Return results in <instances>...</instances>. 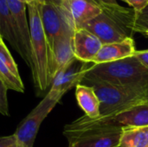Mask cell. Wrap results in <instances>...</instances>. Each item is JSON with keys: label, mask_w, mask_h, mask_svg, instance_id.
Here are the masks:
<instances>
[{"label": "cell", "mask_w": 148, "mask_h": 147, "mask_svg": "<svg viewBox=\"0 0 148 147\" xmlns=\"http://www.w3.org/2000/svg\"><path fill=\"white\" fill-rule=\"evenodd\" d=\"M81 83L93 88L100 101V116L101 117L117 114L134 105L142 103L141 101L128 96L119 88L88 73Z\"/></svg>", "instance_id": "obj_3"}, {"label": "cell", "mask_w": 148, "mask_h": 147, "mask_svg": "<svg viewBox=\"0 0 148 147\" xmlns=\"http://www.w3.org/2000/svg\"><path fill=\"white\" fill-rule=\"evenodd\" d=\"M87 73L141 102L148 92V68L134 55L111 62L93 63Z\"/></svg>", "instance_id": "obj_1"}, {"label": "cell", "mask_w": 148, "mask_h": 147, "mask_svg": "<svg viewBox=\"0 0 148 147\" xmlns=\"http://www.w3.org/2000/svg\"><path fill=\"white\" fill-rule=\"evenodd\" d=\"M136 50L134 41L132 37H128L121 42L103 44L93 60V63L101 64L125 59L133 56Z\"/></svg>", "instance_id": "obj_12"}, {"label": "cell", "mask_w": 148, "mask_h": 147, "mask_svg": "<svg viewBox=\"0 0 148 147\" xmlns=\"http://www.w3.org/2000/svg\"><path fill=\"white\" fill-rule=\"evenodd\" d=\"M0 147H23L17 141L15 134L0 137Z\"/></svg>", "instance_id": "obj_20"}, {"label": "cell", "mask_w": 148, "mask_h": 147, "mask_svg": "<svg viewBox=\"0 0 148 147\" xmlns=\"http://www.w3.org/2000/svg\"><path fill=\"white\" fill-rule=\"evenodd\" d=\"M2 41H3V40L2 36H1V35H0V42H2Z\"/></svg>", "instance_id": "obj_28"}, {"label": "cell", "mask_w": 148, "mask_h": 147, "mask_svg": "<svg viewBox=\"0 0 148 147\" xmlns=\"http://www.w3.org/2000/svg\"><path fill=\"white\" fill-rule=\"evenodd\" d=\"M75 97L79 107L87 117L95 119L100 116V101L93 88L82 83L78 84L75 87Z\"/></svg>", "instance_id": "obj_14"}, {"label": "cell", "mask_w": 148, "mask_h": 147, "mask_svg": "<svg viewBox=\"0 0 148 147\" xmlns=\"http://www.w3.org/2000/svg\"><path fill=\"white\" fill-rule=\"evenodd\" d=\"M122 126H104L80 131L63 130L69 147H120Z\"/></svg>", "instance_id": "obj_4"}, {"label": "cell", "mask_w": 148, "mask_h": 147, "mask_svg": "<svg viewBox=\"0 0 148 147\" xmlns=\"http://www.w3.org/2000/svg\"><path fill=\"white\" fill-rule=\"evenodd\" d=\"M134 55L140 62V63L144 67L148 68V49L136 50Z\"/></svg>", "instance_id": "obj_22"}, {"label": "cell", "mask_w": 148, "mask_h": 147, "mask_svg": "<svg viewBox=\"0 0 148 147\" xmlns=\"http://www.w3.org/2000/svg\"><path fill=\"white\" fill-rule=\"evenodd\" d=\"M0 35L23 58V48L16 22L10 10L7 0H0Z\"/></svg>", "instance_id": "obj_13"}, {"label": "cell", "mask_w": 148, "mask_h": 147, "mask_svg": "<svg viewBox=\"0 0 148 147\" xmlns=\"http://www.w3.org/2000/svg\"><path fill=\"white\" fill-rule=\"evenodd\" d=\"M61 7L75 30L83 29L102 12L101 7L90 0H63Z\"/></svg>", "instance_id": "obj_9"}, {"label": "cell", "mask_w": 148, "mask_h": 147, "mask_svg": "<svg viewBox=\"0 0 148 147\" xmlns=\"http://www.w3.org/2000/svg\"><path fill=\"white\" fill-rule=\"evenodd\" d=\"M126 3L132 7L135 13H140L148 5V0H126Z\"/></svg>", "instance_id": "obj_21"}, {"label": "cell", "mask_w": 148, "mask_h": 147, "mask_svg": "<svg viewBox=\"0 0 148 147\" xmlns=\"http://www.w3.org/2000/svg\"><path fill=\"white\" fill-rule=\"evenodd\" d=\"M102 45L101 40L88 30L85 29L75 30L73 48L76 60L85 63H93V60Z\"/></svg>", "instance_id": "obj_11"}, {"label": "cell", "mask_w": 148, "mask_h": 147, "mask_svg": "<svg viewBox=\"0 0 148 147\" xmlns=\"http://www.w3.org/2000/svg\"><path fill=\"white\" fill-rule=\"evenodd\" d=\"M30 47H31V73L35 87L39 93L44 92L50 85L49 68V47L42 28L36 1L27 4Z\"/></svg>", "instance_id": "obj_2"}, {"label": "cell", "mask_w": 148, "mask_h": 147, "mask_svg": "<svg viewBox=\"0 0 148 147\" xmlns=\"http://www.w3.org/2000/svg\"><path fill=\"white\" fill-rule=\"evenodd\" d=\"M83 29L97 36L102 44L121 42L132 37L123 27L104 11L89 21Z\"/></svg>", "instance_id": "obj_8"}, {"label": "cell", "mask_w": 148, "mask_h": 147, "mask_svg": "<svg viewBox=\"0 0 148 147\" xmlns=\"http://www.w3.org/2000/svg\"><path fill=\"white\" fill-rule=\"evenodd\" d=\"M116 1L117 0H101L102 3H107V4H114V3H116ZM124 3H126V0H121Z\"/></svg>", "instance_id": "obj_24"}, {"label": "cell", "mask_w": 148, "mask_h": 147, "mask_svg": "<svg viewBox=\"0 0 148 147\" xmlns=\"http://www.w3.org/2000/svg\"><path fill=\"white\" fill-rule=\"evenodd\" d=\"M39 3H51L55 5H61L63 0H36Z\"/></svg>", "instance_id": "obj_23"}, {"label": "cell", "mask_w": 148, "mask_h": 147, "mask_svg": "<svg viewBox=\"0 0 148 147\" xmlns=\"http://www.w3.org/2000/svg\"><path fill=\"white\" fill-rule=\"evenodd\" d=\"M57 103L58 101L46 94L41 102L19 124L14 134L22 146L33 147L41 124Z\"/></svg>", "instance_id": "obj_5"}, {"label": "cell", "mask_w": 148, "mask_h": 147, "mask_svg": "<svg viewBox=\"0 0 148 147\" xmlns=\"http://www.w3.org/2000/svg\"><path fill=\"white\" fill-rule=\"evenodd\" d=\"M135 12V11H134ZM148 30V5L140 13L134 14V33H140L146 36Z\"/></svg>", "instance_id": "obj_18"}, {"label": "cell", "mask_w": 148, "mask_h": 147, "mask_svg": "<svg viewBox=\"0 0 148 147\" xmlns=\"http://www.w3.org/2000/svg\"><path fill=\"white\" fill-rule=\"evenodd\" d=\"M120 147H148V126H122Z\"/></svg>", "instance_id": "obj_15"}, {"label": "cell", "mask_w": 148, "mask_h": 147, "mask_svg": "<svg viewBox=\"0 0 148 147\" xmlns=\"http://www.w3.org/2000/svg\"><path fill=\"white\" fill-rule=\"evenodd\" d=\"M10 10L16 22L23 48V60L31 69V47L27 4L23 0H7Z\"/></svg>", "instance_id": "obj_10"}, {"label": "cell", "mask_w": 148, "mask_h": 147, "mask_svg": "<svg viewBox=\"0 0 148 147\" xmlns=\"http://www.w3.org/2000/svg\"><path fill=\"white\" fill-rule=\"evenodd\" d=\"M0 60L16 77L21 78L20 74L18 72L17 65L15 62L11 54L10 53L9 49H7L6 45L3 42V41L0 42Z\"/></svg>", "instance_id": "obj_17"}, {"label": "cell", "mask_w": 148, "mask_h": 147, "mask_svg": "<svg viewBox=\"0 0 148 147\" xmlns=\"http://www.w3.org/2000/svg\"><path fill=\"white\" fill-rule=\"evenodd\" d=\"M146 36H148V30L147 31V33H146Z\"/></svg>", "instance_id": "obj_29"}, {"label": "cell", "mask_w": 148, "mask_h": 147, "mask_svg": "<svg viewBox=\"0 0 148 147\" xmlns=\"http://www.w3.org/2000/svg\"><path fill=\"white\" fill-rule=\"evenodd\" d=\"M142 103H143V104H148V92L147 93V94L145 95V97L143 98Z\"/></svg>", "instance_id": "obj_25"}, {"label": "cell", "mask_w": 148, "mask_h": 147, "mask_svg": "<svg viewBox=\"0 0 148 147\" xmlns=\"http://www.w3.org/2000/svg\"><path fill=\"white\" fill-rule=\"evenodd\" d=\"M74 33L75 31H68L55 39L49 59V79L51 84L61 70L76 61L73 48Z\"/></svg>", "instance_id": "obj_7"}, {"label": "cell", "mask_w": 148, "mask_h": 147, "mask_svg": "<svg viewBox=\"0 0 148 147\" xmlns=\"http://www.w3.org/2000/svg\"><path fill=\"white\" fill-rule=\"evenodd\" d=\"M23 1L26 3V4H29V3H31L35 2L36 0H23Z\"/></svg>", "instance_id": "obj_27"}, {"label": "cell", "mask_w": 148, "mask_h": 147, "mask_svg": "<svg viewBox=\"0 0 148 147\" xmlns=\"http://www.w3.org/2000/svg\"><path fill=\"white\" fill-rule=\"evenodd\" d=\"M7 90L8 88L3 82L0 78V113L5 116H9V105L7 98Z\"/></svg>", "instance_id": "obj_19"}, {"label": "cell", "mask_w": 148, "mask_h": 147, "mask_svg": "<svg viewBox=\"0 0 148 147\" xmlns=\"http://www.w3.org/2000/svg\"><path fill=\"white\" fill-rule=\"evenodd\" d=\"M39 13L49 47V59L55 39L68 31H75L61 5L39 3Z\"/></svg>", "instance_id": "obj_6"}, {"label": "cell", "mask_w": 148, "mask_h": 147, "mask_svg": "<svg viewBox=\"0 0 148 147\" xmlns=\"http://www.w3.org/2000/svg\"><path fill=\"white\" fill-rule=\"evenodd\" d=\"M0 78L8 89L23 93L24 86L21 78L16 77L0 60Z\"/></svg>", "instance_id": "obj_16"}, {"label": "cell", "mask_w": 148, "mask_h": 147, "mask_svg": "<svg viewBox=\"0 0 148 147\" xmlns=\"http://www.w3.org/2000/svg\"><path fill=\"white\" fill-rule=\"evenodd\" d=\"M90 1H93V2H95V3H97V4H99L100 6H101V4H102L101 0H90Z\"/></svg>", "instance_id": "obj_26"}]
</instances>
